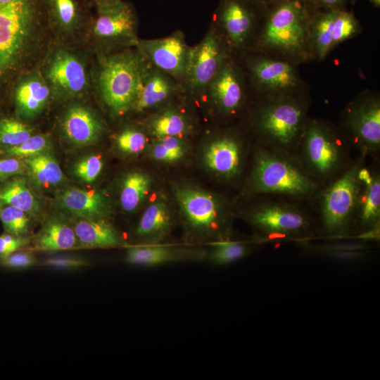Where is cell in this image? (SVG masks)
<instances>
[{
  "mask_svg": "<svg viewBox=\"0 0 380 380\" xmlns=\"http://www.w3.org/2000/svg\"><path fill=\"white\" fill-rule=\"evenodd\" d=\"M313 11L307 0H277L267 8L251 51L298 65L312 61L309 27Z\"/></svg>",
  "mask_w": 380,
  "mask_h": 380,
  "instance_id": "obj_1",
  "label": "cell"
},
{
  "mask_svg": "<svg viewBox=\"0 0 380 380\" xmlns=\"http://www.w3.org/2000/svg\"><path fill=\"white\" fill-rule=\"evenodd\" d=\"M310 106V92L254 99L247 110L254 144L294 156Z\"/></svg>",
  "mask_w": 380,
  "mask_h": 380,
  "instance_id": "obj_2",
  "label": "cell"
},
{
  "mask_svg": "<svg viewBox=\"0 0 380 380\" xmlns=\"http://www.w3.org/2000/svg\"><path fill=\"white\" fill-rule=\"evenodd\" d=\"M243 194H270L314 201L322 186L301 166L294 156L254 144Z\"/></svg>",
  "mask_w": 380,
  "mask_h": 380,
  "instance_id": "obj_3",
  "label": "cell"
},
{
  "mask_svg": "<svg viewBox=\"0 0 380 380\" xmlns=\"http://www.w3.org/2000/svg\"><path fill=\"white\" fill-rule=\"evenodd\" d=\"M47 27L41 0L0 4V77L32 58Z\"/></svg>",
  "mask_w": 380,
  "mask_h": 380,
  "instance_id": "obj_4",
  "label": "cell"
},
{
  "mask_svg": "<svg viewBox=\"0 0 380 380\" xmlns=\"http://www.w3.org/2000/svg\"><path fill=\"white\" fill-rule=\"evenodd\" d=\"M352 149L337 125L309 117L294 157L324 186L350 165Z\"/></svg>",
  "mask_w": 380,
  "mask_h": 380,
  "instance_id": "obj_5",
  "label": "cell"
},
{
  "mask_svg": "<svg viewBox=\"0 0 380 380\" xmlns=\"http://www.w3.org/2000/svg\"><path fill=\"white\" fill-rule=\"evenodd\" d=\"M255 202L242 215L262 239H305L318 225L313 201H303L276 195L249 196Z\"/></svg>",
  "mask_w": 380,
  "mask_h": 380,
  "instance_id": "obj_6",
  "label": "cell"
},
{
  "mask_svg": "<svg viewBox=\"0 0 380 380\" xmlns=\"http://www.w3.org/2000/svg\"><path fill=\"white\" fill-rule=\"evenodd\" d=\"M367 155L359 152L350 165L338 177L324 186L313 201L321 233L329 238H343L354 229L362 181L360 169Z\"/></svg>",
  "mask_w": 380,
  "mask_h": 380,
  "instance_id": "obj_7",
  "label": "cell"
},
{
  "mask_svg": "<svg viewBox=\"0 0 380 380\" xmlns=\"http://www.w3.org/2000/svg\"><path fill=\"white\" fill-rule=\"evenodd\" d=\"M147 65L136 48L98 56L94 85L113 115L122 116L132 110Z\"/></svg>",
  "mask_w": 380,
  "mask_h": 380,
  "instance_id": "obj_8",
  "label": "cell"
},
{
  "mask_svg": "<svg viewBox=\"0 0 380 380\" xmlns=\"http://www.w3.org/2000/svg\"><path fill=\"white\" fill-rule=\"evenodd\" d=\"M239 60L255 99L310 92L298 65L255 51Z\"/></svg>",
  "mask_w": 380,
  "mask_h": 380,
  "instance_id": "obj_9",
  "label": "cell"
},
{
  "mask_svg": "<svg viewBox=\"0 0 380 380\" xmlns=\"http://www.w3.org/2000/svg\"><path fill=\"white\" fill-rule=\"evenodd\" d=\"M267 6L252 0H220L212 24L231 56L240 59L251 52Z\"/></svg>",
  "mask_w": 380,
  "mask_h": 380,
  "instance_id": "obj_10",
  "label": "cell"
},
{
  "mask_svg": "<svg viewBox=\"0 0 380 380\" xmlns=\"http://www.w3.org/2000/svg\"><path fill=\"white\" fill-rule=\"evenodd\" d=\"M352 148L374 162L380 158V94L365 89L347 103L337 125Z\"/></svg>",
  "mask_w": 380,
  "mask_h": 380,
  "instance_id": "obj_11",
  "label": "cell"
},
{
  "mask_svg": "<svg viewBox=\"0 0 380 380\" xmlns=\"http://www.w3.org/2000/svg\"><path fill=\"white\" fill-rule=\"evenodd\" d=\"M137 17L134 8L123 0L96 8L90 18V40L98 55L109 54L136 47Z\"/></svg>",
  "mask_w": 380,
  "mask_h": 380,
  "instance_id": "obj_12",
  "label": "cell"
},
{
  "mask_svg": "<svg viewBox=\"0 0 380 380\" xmlns=\"http://www.w3.org/2000/svg\"><path fill=\"white\" fill-rule=\"evenodd\" d=\"M175 196L193 237L213 239L211 243L229 239L230 213L226 203L190 187L178 189Z\"/></svg>",
  "mask_w": 380,
  "mask_h": 380,
  "instance_id": "obj_13",
  "label": "cell"
},
{
  "mask_svg": "<svg viewBox=\"0 0 380 380\" xmlns=\"http://www.w3.org/2000/svg\"><path fill=\"white\" fill-rule=\"evenodd\" d=\"M51 92L58 101L83 96L90 87V76L85 59L65 46L53 47L45 57L40 70Z\"/></svg>",
  "mask_w": 380,
  "mask_h": 380,
  "instance_id": "obj_14",
  "label": "cell"
},
{
  "mask_svg": "<svg viewBox=\"0 0 380 380\" xmlns=\"http://www.w3.org/2000/svg\"><path fill=\"white\" fill-rule=\"evenodd\" d=\"M362 31L358 20L347 9L314 11L309 27L312 60H324L340 44L357 37Z\"/></svg>",
  "mask_w": 380,
  "mask_h": 380,
  "instance_id": "obj_15",
  "label": "cell"
},
{
  "mask_svg": "<svg viewBox=\"0 0 380 380\" xmlns=\"http://www.w3.org/2000/svg\"><path fill=\"white\" fill-rule=\"evenodd\" d=\"M229 56L230 54L225 43L211 23L203 39L190 47L182 89L193 95L204 94Z\"/></svg>",
  "mask_w": 380,
  "mask_h": 380,
  "instance_id": "obj_16",
  "label": "cell"
},
{
  "mask_svg": "<svg viewBox=\"0 0 380 380\" xmlns=\"http://www.w3.org/2000/svg\"><path fill=\"white\" fill-rule=\"evenodd\" d=\"M248 84L239 59L229 56L204 94L224 118H234L249 107Z\"/></svg>",
  "mask_w": 380,
  "mask_h": 380,
  "instance_id": "obj_17",
  "label": "cell"
},
{
  "mask_svg": "<svg viewBox=\"0 0 380 380\" xmlns=\"http://www.w3.org/2000/svg\"><path fill=\"white\" fill-rule=\"evenodd\" d=\"M190 47L184 34L177 30L163 38L139 39L135 48L149 64L167 74L182 88Z\"/></svg>",
  "mask_w": 380,
  "mask_h": 380,
  "instance_id": "obj_18",
  "label": "cell"
},
{
  "mask_svg": "<svg viewBox=\"0 0 380 380\" xmlns=\"http://www.w3.org/2000/svg\"><path fill=\"white\" fill-rule=\"evenodd\" d=\"M238 132L227 130L208 144L204 159L208 169L227 182L241 179L248 146Z\"/></svg>",
  "mask_w": 380,
  "mask_h": 380,
  "instance_id": "obj_19",
  "label": "cell"
},
{
  "mask_svg": "<svg viewBox=\"0 0 380 380\" xmlns=\"http://www.w3.org/2000/svg\"><path fill=\"white\" fill-rule=\"evenodd\" d=\"M60 127L65 139L79 147L94 144L104 131L103 122L96 113L89 106L76 101L65 108Z\"/></svg>",
  "mask_w": 380,
  "mask_h": 380,
  "instance_id": "obj_20",
  "label": "cell"
},
{
  "mask_svg": "<svg viewBox=\"0 0 380 380\" xmlns=\"http://www.w3.org/2000/svg\"><path fill=\"white\" fill-rule=\"evenodd\" d=\"M48 28L61 42L77 38L90 20L81 0H41Z\"/></svg>",
  "mask_w": 380,
  "mask_h": 380,
  "instance_id": "obj_21",
  "label": "cell"
},
{
  "mask_svg": "<svg viewBox=\"0 0 380 380\" xmlns=\"http://www.w3.org/2000/svg\"><path fill=\"white\" fill-rule=\"evenodd\" d=\"M379 163L371 166L367 163L360 169L362 181L354 223L360 232L379 227L380 224V171Z\"/></svg>",
  "mask_w": 380,
  "mask_h": 380,
  "instance_id": "obj_22",
  "label": "cell"
},
{
  "mask_svg": "<svg viewBox=\"0 0 380 380\" xmlns=\"http://www.w3.org/2000/svg\"><path fill=\"white\" fill-rule=\"evenodd\" d=\"M180 89L173 78L148 63L132 110L139 113L158 107L167 102Z\"/></svg>",
  "mask_w": 380,
  "mask_h": 380,
  "instance_id": "obj_23",
  "label": "cell"
},
{
  "mask_svg": "<svg viewBox=\"0 0 380 380\" xmlns=\"http://www.w3.org/2000/svg\"><path fill=\"white\" fill-rule=\"evenodd\" d=\"M51 98L49 87L39 70H32L24 75L14 93L17 111L25 119L39 115Z\"/></svg>",
  "mask_w": 380,
  "mask_h": 380,
  "instance_id": "obj_24",
  "label": "cell"
},
{
  "mask_svg": "<svg viewBox=\"0 0 380 380\" xmlns=\"http://www.w3.org/2000/svg\"><path fill=\"white\" fill-rule=\"evenodd\" d=\"M60 208L77 218L107 219L110 206L106 196L97 191L71 187L56 195Z\"/></svg>",
  "mask_w": 380,
  "mask_h": 380,
  "instance_id": "obj_25",
  "label": "cell"
},
{
  "mask_svg": "<svg viewBox=\"0 0 380 380\" xmlns=\"http://www.w3.org/2000/svg\"><path fill=\"white\" fill-rule=\"evenodd\" d=\"M72 226L80 247L103 248L126 246L107 219L76 217Z\"/></svg>",
  "mask_w": 380,
  "mask_h": 380,
  "instance_id": "obj_26",
  "label": "cell"
},
{
  "mask_svg": "<svg viewBox=\"0 0 380 380\" xmlns=\"http://www.w3.org/2000/svg\"><path fill=\"white\" fill-rule=\"evenodd\" d=\"M172 217L167 206L162 201L148 206L135 229V234L143 241L141 244L159 243L170 232Z\"/></svg>",
  "mask_w": 380,
  "mask_h": 380,
  "instance_id": "obj_27",
  "label": "cell"
},
{
  "mask_svg": "<svg viewBox=\"0 0 380 380\" xmlns=\"http://www.w3.org/2000/svg\"><path fill=\"white\" fill-rule=\"evenodd\" d=\"M34 248L43 251L70 250L79 247L72 224L58 218L48 220L34 240Z\"/></svg>",
  "mask_w": 380,
  "mask_h": 380,
  "instance_id": "obj_28",
  "label": "cell"
},
{
  "mask_svg": "<svg viewBox=\"0 0 380 380\" xmlns=\"http://www.w3.org/2000/svg\"><path fill=\"white\" fill-rule=\"evenodd\" d=\"M191 258L174 248L159 243L127 246L125 260L133 265L153 267Z\"/></svg>",
  "mask_w": 380,
  "mask_h": 380,
  "instance_id": "obj_29",
  "label": "cell"
},
{
  "mask_svg": "<svg viewBox=\"0 0 380 380\" xmlns=\"http://www.w3.org/2000/svg\"><path fill=\"white\" fill-rule=\"evenodd\" d=\"M0 200L4 204L16 207L30 215H36L39 210L38 200L21 177L15 176L0 186Z\"/></svg>",
  "mask_w": 380,
  "mask_h": 380,
  "instance_id": "obj_30",
  "label": "cell"
},
{
  "mask_svg": "<svg viewBox=\"0 0 380 380\" xmlns=\"http://www.w3.org/2000/svg\"><path fill=\"white\" fill-rule=\"evenodd\" d=\"M149 132L156 138L177 137L191 129L188 117L175 108H167L151 118L147 123Z\"/></svg>",
  "mask_w": 380,
  "mask_h": 380,
  "instance_id": "obj_31",
  "label": "cell"
},
{
  "mask_svg": "<svg viewBox=\"0 0 380 380\" xmlns=\"http://www.w3.org/2000/svg\"><path fill=\"white\" fill-rule=\"evenodd\" d=\"M24 161L30 177L39 186H54L64 179L59 164L48 152L25 158Z\"/></svg>",
  "mask_w": 380,
  "mask_h": 380,
  "instance_id": "obj_32",
  "label": "cell"
},
{
  "mask_svg": "<svg viewBox=\"0 0 380 380\" xmlns=\"http://www.w3.org/2000/svg\"><path fill=\"white\" fill-rule=\"evenodd\" d=\"M151 184L150 177L141 171H132L124 178L120 202L126 212L134 210L146 196Z\"/></svg>",
  "mask_w": 380,
  "mask_h": 380,
  "instance_id": "obj_33",
  "label": "cell"
},
{
  "mask_svg": "<svg viewBox=\"0 0 380 380\" xmlns=\"http://www.w3.org/2000/svg\"><path fill=\"white\" fill-rule=\"evenodd\" d=\"M210 245L213 248L205 259L216 265L230 264L245 257L251 251L246 244L229 239L214 241Z\"/></svg>",
  "mask_w": 380,
  "mask_h": 380,
  "instance_id": "obj_34",
  "label": "cell"
},
{
  "mask_svg": "<svg viewBox=\"0 0 380 380\" xmlns=\"http://www.w3.org/2000/svg\"><path fill=\"white\" fill-rule=\"evenodd\" d=\"M32 128L12 118L0 120V143L6 147L16 146L33 135Z\"/></svg>",
  "mask_w": 380,
  "mask_h": 380,
  "instance_id": "obj_35",
  "label": "cell"
},
{
  "mask_svg": "<svg viewBox=\"0 0 380 380\" xmlns=\"http://www.w3.org/2000/svg\"><path fill=\"white\" fill-rule=\"evenodd\" d=\"M51 139L46 135L33 134L18 146L6 147L4 153L18 158H27L46 153L51 149Z\"/></svg>",
  "mask_w": 380,
  "mask_h": 380,
  "instance_id": "obj_36",
  "label": "cell"
},
{
  "mask_svg": "<svg viewBox=\"0 0 380 380\" xmlns=\"http://www.w3.org/2000/svg\"><path fill=\"white\" fill-rule=\"evenodd\" d=\"M184 149L180 137H165L158 139L152 147L151 155L159 161L173 162L183 157Z\"/></svg>",
  "mask_w": 380,
  "mask_h": 380,
  "instance_id": "obj_37",
  "label": "cell"
},
{
  "mask_svg": "<svg viewBox=\"0 0 380 380\" xmlns=\"http://www.w3.org/2000/svg\"><path fill=\"white\" fill-rule=\"evenodd\" d=\"M0 220L8 233L23 236L27 232L29 218L23 210L7 205L0 211Z\"/></svg>",
  "mask_w": 380,
  "mask_h": 380,
  "instance_id": "obj_38",
  "label": "cell"
},
{
  "mask_svg": "<svg viewBox=\"0 0 380 380\" xmlns=\"http://www.w3.org/2000/svg\"><path fill=\"white\" fill-rule=\"evenodd\" d=\"M118 148L124 153L137 154L146 147L147 137L144 132L134 127H126L115 139Z\"/></svg>",
  "mask_w": 380,
  "mask_h": 380,
  "instance_id": "obj_39",
  "label": "cell"
},
{
  "mask_svg": "<svg viewBox=\"0 0 380 380\" xmlns=\"http://www.w3.org/2000/svg\"><path fill=\"white\" fill-rule=\"evenodd\" d=\"M103 162L97 154L87 156L78 160L73 168L75 175L87 183L94 182L101 172Z\"/></svg>",
  "mask_w": 380,
  "mask_h": 380,
  "instance_id": "obj_40",
  "label": "cell"
},
{
  "mask_svg": "<svg viewBox=\"0 0 380 380\" xmlns=\"http://www.w3.org/2000/svg\"><path fill=\"white\" fill-rule=\"evenodd\" d=\"M37 260L31 252L17 251L8 255L0 257V265L11 269H25L34 266Z\"/></svg>",
  "mask_w": 380,
  "mask_h": 380,
  "instance_id": "obj_41",
  "label": "cell"
},
{
  "mask_svg": "<svg viewBox=\"0 0 380 380\" xmlns=\"http://www.w3.org/2000/svg\"><path fill=\"white\" fill-rule=\"evenodd\" d=\"M28 243L29 240L23 236H18L8 232L3 234L0 236V257L21 250Z\"/></svg>",
  "mask_w": 380,
  "mask_h": 380,
  "instance_id": "obj_42",
  "label": "cell"
},
{
  "mask_svg": "<svg viewBox=\"0 0 380 380\" xmlns=\"http://www.w3.org/2000/svg\"><path fill=\"white\" fill-rule=\"evenodd\" d=\"M27 171L25 161L11 157L0 159V180L22 175Z\"/></svg>",
  "mask_w": 380,
  "mask_h": 380,
  "instance_id": "obj_43",
  "label": "cell"
},
{
  "mask_svg": "<svg viewBox=\"0 0 380 380\" xmlns=\"http://www.w3.org/2000/svg\"><path fill=\"white\" fill-rule=\"evenodd\" d=\"M44 265L58 269H75L88 265L84 260L70 256H58L47 258Z\"/></svg>",
  "mask_w": 380,
  "mask_h": 380,
  "instance_id": "obj_44",
  "label": "cell"
},
{
  "mask_svg": "<svg viewBox=\"0 0 380 380\" xmlns=\"http://www.w3.org/2000/svg\"><path fill=\"white\" fill-rule=\"evenodd\" d=\"M314 10L322 9H346L349 0H307Z\"/></svg>",
  "mask_w": 380,
  "mask_h": 380,
  "instance_id": "obj_45",
  "label": "cell"
},
{
  "mask_svg": "<svg viewBox=\"0 0 380 380\" xmlns=\"http://www.w3.org/2000/svg\"><path fill=\"white\" fill-rule=\"evenodd\" d=\"M95 8L112 5L122 0H88Z\"/></svg>",
  "mask_w": 380,
  "mask_h": 380,
  "instance_id": "obj_46",
  "label": "cell"
},
{
  "mask_svg": "<svg viewBox=\"0 0 380 380\" xmlns=\"http://www.w3.org/2000/svg\"><path fill=\"white\" fill-rule=\"evenodd\" d=\"M252 1L260 3L261 4H263V5L266 6H269L270 5H271L272 4L275 2L277 0H252Z\"/></svg>",
  "mask_w": 380,
  "mask_h": 380,
  "instance_id": "obj_47",
  "label": "cell"
},
{
  "mask_svg": "<svg viewBox=\"0 0 380 380\" xmlns=\"http://www.w3.org/2000/svg\"><path fill=\"white\" fill-rule=\"evenodd\" d=\"M369 1L376 7H379L380 0H369Z\"/></svg>",
  "mask_w": 380,
  "mask_h": 380,
  "instance_id": "obj_48",
  "label": "cell"
},
{
  "mask_svg": "<svg viewBox=\"0 0 380 380\" xmlns=\"http://www.w3.org/2000/svg\"><path fill=\"white\" fill-rule=\"evenodd\" d=\"M12 1H13V0H0V4H6V3L11 2Z\"/></svg>",
  "mask_w": 380,
  "mask_h": 380,
  "instance_id": "obj_49",
  "label": "cell"
},
{
  "mask_svg": "<svg viewBox=\"0 0 380 380\" xmlns=\"http://www.w3.org/2000/svg\"><path fill=\"white\" fill-rule=\"evenodd\" d=\"M4 203L2 202V201L0 200V211H1V210L2 209V207H3V205H4Z\"/></svg>",
  "mask_w": 380,
  "mask_h": 380,
  "instance_id": "obj_50",
  "label": "cell"
},
{
  "mask_svg": "<svg viewBox=\"0 0 380 380\" xmlns=\"http://www.w3.org/2000/svg\"><path fill=\"white\" fill-rule=\"evenodd\" d=\"M355 1H356V0H349V1H350L351 4H355Z\"/></svg>",
  "mask_w": 380,
  "mask_h": 380,
  "instance_id": "obj_51",
  "label": "cell"
}]
</instances>
